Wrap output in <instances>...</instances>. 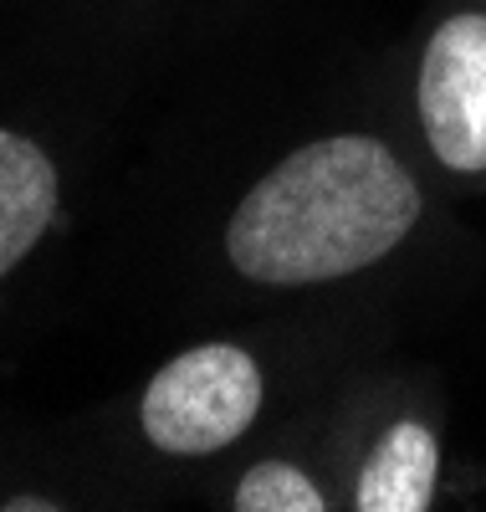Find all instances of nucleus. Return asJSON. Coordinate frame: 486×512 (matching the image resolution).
I'll list each match as a JSON object with an SVG mask.
<instances>
[{
  "label": "nucleus",
  "instance_id": "obj_4",
  "mask_svg": "<svg viewBox=\"0 0 486 512\" xmlns=\"http://www.w3.org/2000/svg\"><path fill=\"white\" fill-rule=\"evenodd\" d=\"M57 216V169L31 139L0 128V277L41 241Z\"/></svg>",
  "mask_w": 486,
  "mask_h": 512
},
{
  "label": "nucleus",
  "instance_id": "obj_5",
  "mask_svg": "<svg viewBox=\"0 0 486 512\" xmlns=\"http://www.w3.org/2000/svg\"><path fill=\"white\" fill-rule=\"evenodd\" d=\"M435 466L440 446L420 420H400L379 436L359 472V512H425L435 497Z\"/></svg>",
  "mask_w": 486,
  "mask_h": 512
},
{
  "label": "nucleus",
  "instance_id": "obj_2",
  "mask_svg": "<svg viewBox=\"0 0 486 512\" xmlns=\"http://www.w3.org/2000/svg\"><path fill=\"white\" fill-rule=\"evenodd\" d=\"M261 410V369L241 344H200L164 364L144 390V436L169 456L231 446Z\"/></svg>",
  "mask_w": 486,
  "mask_h": 512
},
{
  "label": "nucleus",
  "instance_id": "obj_1",
  "mask_svg": "<svg viewBox=\"0 0 486 512\" xmlns=\"http://www.w3.org/2000/svg\"><path fill=\"white\" fill-rule=\"evenodd\" d=\"M420 190L389 144L333 134L261 175L226 226L241 277L267 287L333 282L374 267L410 236Z\"/></svg>",
  "mask_w": 486,
  "mask_h": 512
},
{
  "label": "nucleus",
  "instance_id": "obj_3",
  "mask_svg": "<svg viewBox=\"0 0 486 512\" xmlns=\"http://www.w3.org/2000/svg\"><path fill=\"white\" fill-rule=\"evenodd\" d=\"M420 123L435 159L456 175L486 169V16H451L420 62Z\"/></svg>",
  "mask_w": 486,
  "mask_h": 512
},
{
  "label": "nucleus",
  "instance_id": "obj_6",
  "mask_svg": "<svg viewBox=\"0 0 486 512\" xmlns=\"http://www.w3.org/2000/svg\"><path fill=\"white\" fill-rule=\"evenodd\" d=\"M323 492L287 461H261L236 487V512H323Z\"/></svg>",
  "mask_w": 486,
  "mask_h": 512
}]
</instances>
